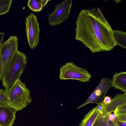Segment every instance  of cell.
<instances>
[{"mask_svg":"<svg viewBox=\"0 0 126 126\" xmlns=\"http://www.w3.org/2000/svg\"><path fill=\"white\" fill-rule=\"evenodd\" d=\"M76 40L81 42L93 53L108 51L117 45L113 30L98 7L84 9L75 22Z\"/></svg>","mask_w":126,"mask_h":126,"instance_id":"1","label":"cell"},{"mask_svg":"<svg viewBox=\"0 0 126 126\" xmlns=\"http://www.w3.org/2000/svg\"><path fill=\"white\" fill-rule=\"evenodd\" d=\"M27 63L26 55L18 50L9 67L2 76L1 80L5 91L7 101L9 95L25 68Z\"/></svg>","mask_w":126,"mask_h":126,"instance_id":"2","label":"cell"},{"mask_svg":"<svg viewBox=\"0 0 126 126\" xmlns=\"http://www.w3.org/2000/svg\"><path fill=\"white\" fill-rule=\"evenodd\" d=\"M30 90L20 79L9 95L7 104L17 111L22 110L32 100Z\"/></svg>","mask_w":126,"mask_h":126,"instance_id":"3","label":"cell"},{"mask_svg":"<svg viewBox=\"0 0 126 126\" xmlns=\"http://www.w3.org/2000/svg\"><path fill=\"white\" fill-rule=\"evenodd\" d=\"M59 77L61 80H78L85 83L89 81L91 75L85 69L79 67L73 62H69L60 69Z\"/></svg>","mask_w":126,"mask_h":126,"instance_id":"4","label":"cell"},{"mask_svg":"<svg viewBox=\"0 0 126 126\" xmlns=\"http://www.w3.org/2000/svg\"><path fill=\"white\" fill-rule=\"evenodd\" d=\"M18 39L15 36H11L2 43L0 49L3 74L8 70L18 47Z\"/></svg>","mask_w":126,"mask_h":126,"instance_id":"5","label":"cell"},{"mask_svg":"<svg viewBox=\"0 0 126 126\" xmlns=\"http://www.w3.org/2000/svg\"><path fill=\"white\" fill-rule=\"evenodd\" d=\"M72 3L71 0H65L55 6L54 10L48 16V24L51 27L59 25L68 18Z\"/></svg>","mask_w":126,"mask_h":126,"instance_id":"6","label":"cell"},{"mask_svg":"<svg viewBox=\"0 0 126 126\" xmlns=\"http://www.w3.org/2000/svg\"><path fill=\"white\" fill-rule=\"evenodd\" d=\"M26 34L30 48L36 47L39 41L40 30L37 16L31 13L27 16L26 20Z\"/></svg>","mask_w":126,"mask_h":126,"instance_id":"7","label":"cell"},{"mask_svg":"<svg viewBox=\"0 0 126 126\" xmlns=\"http://www.w3.org/2000/svg\"><path fill=\"white\" fill-rule=\"evenodd\" d=\"M113 87L112 79L104 78L95 90L87 99L77 109H79L89 103H95L97 104L102 102L105 95L109 90Z\"/></svg>","mask_w":126,"mask_h":126,"instance_id":"8","label":"cell"},{"mask_svg":"<svg viewBox=\"0 0 126 126\" xmlns=\"http://www.w3.org/2000/svg\"><path fill=\"white\" fill-rule=\"evenodd\" d=\"M17 111L7 104L0 106V126H12Z\"/></svg>","mask_w":126,"mask_h":126,"instance_id":"9","label":"cell"},{"mask_svg":"<svg viewBox=\"0 0 126 126\" xmlns=\"http://www.w3.org/2000/svg\"><path fill=\"white\" fill-rule=\"evenodd\" d=\"M125 103H126V93L118 94L111 99L110 103H103L102 114L108 116L113 112L117 107Z\"/></svg>","mask_w":126,"mask_h":126,"instance_id":"10","label":"cell"},{"mask_svg":"<svg viewBox=\"0 0 126 126\" xmlns=\"http://www.w3.org/2000/svg\"><path fill=\"white\" fill-rule=\"evenodd\" d=\"M102 113L96 107L91 109L84 116L78 126H92Z\"/></svg>","mask_w":126,"mask_h":126,"instance_id":"11","label":"cell"},{"mask_svg":"<svg viewBox=\"0 0 126 126\" xmlns=\"http://www.w3.org/2000/svg\"><path fill=\"white\" fill-rule=\"evenodd\" d=\"M113 87L126 93V72L116 73L112 79Z\"/></svg>","mask_w":126,"mask_h":126,"instance_id":"12","label":"cell"},{"mask_svg":"<svg viewBox=\"0 0 126 126\" xmlns=\"http://www.w3.org/2000/svg\"><path fill=\"white\" fill-rule=\"evenodd\" d=\"M114 39L117 45L121 47L126 48V32L119 30H113Z\"/></svg>","mask_w":126,"mask_h":126,"instance_id":"13","label":"cell"},{"mask_svg":"<svg viewBox=\"0 0 126 126\" xmlns=\"http://www.w3.org/2000/svg\"><path fill=\"white\" fill-rule=\"evenodd\" d=\"M113 112L118 121H126V103L117 107Z\"/></svg>","mask_w":126,"mask_h":126,"instance_id":"14","label":"cell"},{"mask_svg":"<svg viewBox=\"0 0 126 126\" xmlns=\"http://www.w3.org/2000/svg\"><path fill=\"white\" fill-rule=\"evenodd\" d=\"M28 6L32 11L35 12H39L43 9L41 0H29L28 2Z\"/></svg>","mask_w":126,"mask_h":126,"instance_id":"15","label":"cell"},{"mask_svg":"<svg viewBox=\"0 0 126 126\" xmlns=\"http://www.w3.org/2000/svg\"><path fill=\"white\" fill-rule=\"evenodd\" d=\"M12 0H0V16L9 11Z\"/></svg>","mask_w":126,"mask_h":126,"instance_id":"16","label":"cell"},{"mask_svg":"<svg viewBox=\"0 0 126 126\" xmlns=\"http://www.w3.org/2000/svg\"><path fill=\"white\" fill-rule=\"evenodd\" d=\"M92 126H110L108 116L102 114L96 119Z\"/></svg>","mask_w":126,"mask_h":126,"instance_id":"17","label":"cell"},{"mask_svg":"<svg viewBox=\"0 0 126 126\" xmlns=\"http://www.w3.org/2000/svg\"><path fill=\"white\" fill-rule=\"evenodd\" d=\"M7 99L5 90L0 89V104H7Z\"/></svg>","mask_w":126,"mask_h":126,"instance_id":"18","label":"cell"},{"mask_svg":"<svg viewBox=\"0 0 126 126\" xmlns=\"http://www.w3.org/2000/svg\"><path fill=\"white\" fill-rule=\"evenodd\" d=\"M118 122V120L116 118L110 122L109 121L110 126H119Z\"/></svg>","mask_w":126,"mask_h":126,"instance_id":"19","label":"cell"},{"mask_svg":"<svg viewBox=\"0 0 126 126\" xmlns=\"http://www.w3.org/2000/svg\"><path fill=\"white\" fill-rule=\"evenodd\" d=\"M111 100V98L110 96H106L104 97L102 102L104 104H108L110 102Z\"/></svg>","mask_w":126,"mask_h":126,"instance_id":"20","label":"cell"},{"mask_svg":"<svg viewBox=\"0 0 126 126\" xmlns=\"http://www.w3.org/2000/svg\"><path fill=\"white\" fill-rule=\"evenodd\" d=\"M4 33L3 32L0 33V49L1 45L2 44L3 40Z\"/></svg>","mask_w":126,"mask_h":126,"instance_id":"21","label":"cell"},{"mask_svg":"<svg viewBox=\"0 0 126 126\" xmlns=\"http://www.w3.org/2000/svg\"><path fill=\"white\" fill-rule=\"evenodd\" d=\"M3 74L2 69L1 65V58L0 55V81L1 79Z\"/></svg>","mask_w":126,"mask_h":126,"instance_id":"22","label":"cell"},{"mask_svg":"<svg viewBox=\"0 0 126 126\" xmlns=\"http://www.w3.org/2000/svg\"><path fill=\"white\" fill-rule=\"evenodd\" d=\"M119 126H126V121H118Z\"/></svg>","mask_w":126,"mask_h":126,"instance_id":"23","label":"cell"},{"mask_svg":"<svg viewBox=\"0 0 126 126\" xmlns=\"http://www.w3.org/2000/svg\"><path fill=\"white\" fill-rule=\"evenodd\" d=\"M50 0H41V4L43 8L45 6L46 4L48 1H50Z\"/></svg>","mask_w":126,"mask_h":126,"instance_id":"24","label":"cell"},{"mask_svg":"<svg viewBox=\"0 0 126 126\" xmlns=\"http://www.w3.org/2000/svg\"><path fill=\"white\" fill-rule=\"evenodd\" d=\"M1 105V104H0V106Z\"/></svg>","mask_w":126,"mask_h":126,"instance_id":"25","label":"cell"}]
</instances>
